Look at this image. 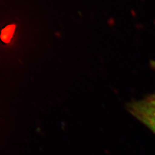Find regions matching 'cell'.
<instances>
[{
  "instance_id": "6da1fadb",
  "label": "cell",
  "mask_w": 155,
  "mask_h": 155,
  "mask_svg": "<svg viewBox=\"0 0 155 155\" xmlns=\"http://www.w3.org/2000/svg\"><path fill=\"white\" fill-rule=\"evenodd\" d=\"M130 110L135 116L146 125L155 133V113L145 108L140 102L133 104Z\"/></svg>"
},
{
  "instance_id": "5b68a950",
  "label": "cell",
  "mask_w": 155,
  "mask_h": 155,
  "mask_svg": "<svg viewBox=\"0 0 155 155\" xmlns=\"http://www.w3.org/2000/svg\"><path fill=\"white\" fill-rule=\"evenodd\" d=\"M152 65H153V67H154V68H155V62H153V63H152Z\"/></svg>"
},
{
  "instance_id": "3957f363",
  "label": "cell",
  "mask_w": 155,
  "mask_h": 155,
  "mask_svg": "<svg viewBox=\"0 0 155 155\" xmlns=\"http://www.w3.org/2000/svg\"><path fill=\"white\" fill-rule=\"evenodd\" d=\"M143 101L147 105H149V107H151V108L155 109V96H153V98H149L148 100H145V101Z\"/></svg>"
},
{
  "instance_id": "277c9868",
  "label": "cell",
  "mask_w": 155,
  "mask_h": 155,
  "mask_svg": "<svg viewBox=\"0 0 155 155\" xmlns=\"http://www.w3.org/2000/svg\"><path fill=\"white\" fill-rule=\"evenodd\" d=\"M140 103H141V104L142 105H143L145 108H147V109H149V110H151V111H152L153 113H155V109H153V108H151V107H149V105H147L146 104H145L144 101H140Z\"/></svg>"
},
{
  "instance_id": "7a4b0ae2",
  "label": "cell",
  "mask_w": 155,
  "mask_h": 155,
  "mask_svg": "<svg viewBox=\"0 0 155 155\" xmlns=\"http://www.w3.org/2000/svg\"><path fill=\"white\" fill-rule=\"evenodd\" d=\"M16 26L14 25H10L4 28L1 32V39L5 43H8L11 41L15 30Z\"/></svg>"
}]
</instances>
